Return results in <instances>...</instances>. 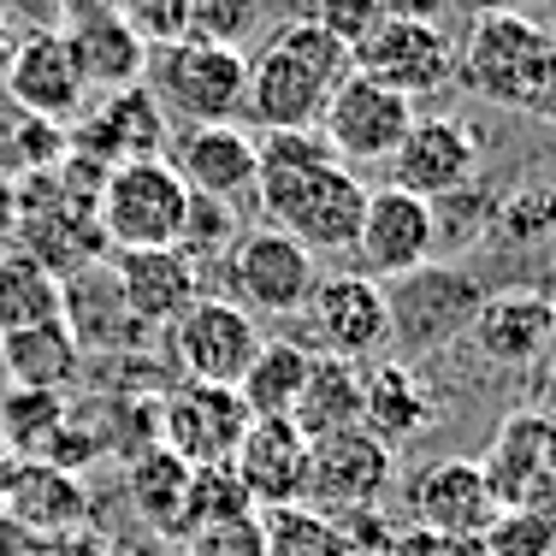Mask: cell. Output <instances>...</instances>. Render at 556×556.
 Here are the masks:
<instances>
[{
	"label": "cell",
	"instance_id": "cell-1",
	"mask_svg": "<svg viewBox=\"0 0 556 556\" xmlns=\"http://www.w3.org/2000/svg\"><path fill=\"white\" fill-rule=\"evenodd\" d=\"M350 72H355V60L343 42H332L314 18H285L249 54L243 118H255L261 130H308V125H320L332 89Z\"/></svg>",
	"mask_w": 556,
	"mask_h": 556
},
{
	"label": "cell",
	"instance_id": "cell-2",
	"mask_svg": "<svg viewBox=\"0 0 556 556\" xmlns=\"http://www.w3.org/2000/svg\"><path fill=\"white\" fill-rule=\"evenodd\" d=\"M255 202L273 231L296 237L308 255H350L367 207V184L338 154H326L308 166H261Z\"/></svg>",
	"mask_w": 556,
	"mask_h": 556
},
{
	"label": "cell",
	"instance_id": "cell-3",
	"mask_svg": "<svg viewBox=\"0 0 556 556\" xmlns=\"http://www.w3.org/2000/svg\"><path fill=\"white\" fill-rule=\"evenodd\" d=\"M456 84L509 113H539L545 96V24L527 12H473L456 48Z\"/></svg>",
	"mask_w": 556,
	"mask_h": 556
},
{
	"label": "cell",
	"instance_id": "cell-4",
	"mask_svg": "<svg viewBox=\"0 0 556 556\" xmlns=\"http://www.w3.org/2000/svg\"><path fill=\"white\" fill-rule=\"evenodd\" d=\"M142 89L166 118L184 125H237L249 101V54L214 42H166L142 65Z\"/></svg>",
	"mask_w": 556,
	"mask_h": 556
},
{
	"label": "cell",
	"instance_id": "cell-5",
	"mask_svg": "<svg viewBox=\"0 0 556 556\" xmlns=\"http://www.w3.org/2000/svg\"><path fill=\"white\" fill-rule=\"evenodd\" d=\"M190 219V190L172 172V161H125L101 178L96 225L108 249H178Z\"/></svg>",
	"mask_w": 556,
	"mask_h": 556
},
{
	"label": "cell",
	"instance_id": "cell-6",
	"mask_svg": "<svg viewBox=\"0 0 556 556\" xmlns=\"http://www.w3.org/2000/svg\"><path fill=\"white\" fill-rule=\"evenodd\" d=\"M485 302V285L456 261H427V267L403 273L386 285V308H391V343L408 362V355H432L444 343L468 338L473 314Z\"/></svg>",
	"mask_w": 556,
	"mask_h": 556
},
{
	"label": "cell",
	"instance_id": "cell-7",
	"mask_svg": "<svg viewBox=\"0 0 556 556\" xmlns=\"http://www.w3.org/2000/svg\"><path fill=\"white\" fill-rule=\"evenodd\" d=\"M166 362L178 379H202V386H237L243 367L261 350V326L249 308H237L225 290H202L178 320L166 326Z\"/></svg>",
	"mask_w": 556,
	"mask_h": 556
},
{
	"label": "cell",
	"instance_id": "cell-8",
	"mask_svg": "<svg viewBox=\"0 0 556 556\" xmlns=\"http://www.w3.org/2000/svg\"><path fill=\"white\" fill-rule=\"evenodd\" d=\"M249 427H255V415L243 408L237 386L172 379L154 408V444H166L184 468H225Z\"/></svg>",
	"mask_w": 556,
	"mask_h": 556
},
{
	"label": "cell",
	"instance_id": "cell-9",
	"mask_svg": "<svg viewBox=\"0 0 556 556\" xmlns=\"http://www.w3.org/2000/svg\"><path fill=\"white\" fill-rule=\"evenodd\" d=\"M219 267H225V296L249 314H267V320H296L308 290H314V278H320L308 249H302L296 237L273 231V225L243 231Z\"/></svg>",
	"mask_w": 556,
	"mask_h": 556
},
{
	"label": "cell",
	"instance_id": "cell-10",
	"mask_svg": "<svg viewBox=\"0 0 556 556\" xmlns=\"http://www.w3.org/2000/svg\"><path fill=\"white\" fill-rule=\"evenodd\" d=\"M296 320H308V350L338 355V362H367V355L391 350V308L386 285L367 273H326L314 278L308 302Z\"/></svg>",
	"mask_w": 556,
	"mask_h": 556
},
{
	"label": "cell",
	"instance_id": "cell-11",
	"mask_svg": "<svg viewBox=\"0 0 556 556\" xmlns=\"http://www.w3.org/2000/svg\"><path fill=\"white\" fill-rule=\"evenodd\" d=\"M391 480H396V450L379 444L367 427H343V432H326V439H308V492H302L308 509L332 515V521L379 509Z\"/></svg>",
	"mask_w": 556,
	"mask_h": 556
},
{
	"label": "cell",
	"instance_id": "cell-12",
	"mask_svg": "<svg viewBox=\"0 0 556 556\" xmlns=\"http://www.w3.org/2000/svg\"><path fill=\"white\" fill-rule=\"evenodd\" d=\"M415 118H420L415 101H403L396 89L374 84V77H362V72H350L332 89V101H326V113H320V125H314V130L326 137V149H332L343 166H386L396 154V142L408 137Z\"/></svg>",
	"mask_w": 556,
	"mask_h": 556
},
{
	"label": "cell",
	"instance_id": "cell-13",
	"mask_svg": "<svg viewBox=\"0 0 556 556\" xmlns=\"http://www.w3.org/2000/svg\"><path fill=\"white\" fill-rule=\"evenodd\" d=\"M350 60L362 77L396 89L403 101H427V96H439V89L456 84V48H450V36L439 24L391 18V12L350 48Z\"/></svg>",
	"mask_w": 556,
	"mask_h": 556
},
{
	"label": "cell",
	"instance_id": "cell-14",
	"mask_svg": "<svg viewBox=\"0 0 556 556\" xmlns=\"http://www.w3.org/2000/svg\"><path fill=\"white\" fill-rule=\"evenodd\" d=\"M367 278H379V285H391V278L427 267V261H439V225H432V202H420V195L396 190H367V207H362V225H355V249H350Z\"/></svg>",
	"mask_w": 556,
	"mask_h": 556
},
{
	"label": "cell",
	"instance_id": "cell-15",
	"mask_svg": "<svg viewBox=\"0 0 556 556\" xmlns=\"http://www.w3.org/2000/svg\"><path fill=\"white\" fill-rule=\"evenodd\" d=\"M480 161H485L480 130L450 118V113H432V118L408 125V137L396 142L386 172H391L396 190L420 195V202H439V195H456L468 184H480Z\"/></svg>",
	"mask_w": 556,
	"mask_h": 556
},
{
	"label": "cell",
	"instance_id": "cell-16",
	"mask_svg": "<svg viewBox=\"0 0 556 556\" xmlns=\"http://www.w3.org/2000/svg\"><path fill=\"white\" fill-rule=\"evenodd\" d=\"M108 273L118 285V302L137 320L142 338H161L195 296H202V267L184 249H113Z\"/></svg>",
	"mask_w": 556,
	"mask_h": 556
},
{
	"label": "cell",
	"instance_id": "cell-17",
	"mask_svg": "<svg viewBox=\"0 0 556 556\" xmlns=\"http://www.w3.org/2000/svg\"><path fill=\"white\" fill-rule=\"evenodd\" d=\"M166 161L190 195H207V202H225V207L249 202V195H255V178H261L255 137H249L243 125H184V130H172Z\"/></svg>",
	"mask_w": 556,
	"mask_h": 556
},
{
	"label": "cell",
	"instance_id": "cell-18",
	"mask_svg": "<svg viewBox=\"0 0 556 556\" xmlns=\"http://www.w3.org/2000/svg\"><path fill=\"white\" fill-rule=\"evenodd\" d=\"M408 515H415L420 533L444 539V545H473V539L497 521V497H492V485H485L480 462L450 456V462H432V468L415 473V485H408Z\"/></svg>",
	"mask_w": 556,
	"mask_h": 556
},
{
	"label": "cell",
	"instance_id": "cell-19",
	"mask_svg": "<svg viewBox=\"0 0 556 556\" xmlns=\"http://www.w3.org/2000/svg\"><path fill=\"white\" fill-rule=\"evenodd\" d=\"M0 84H7L12 108H24V118H42V125H72V118H84L89 84H84V72H77V60H72V48H65L60 30L18 36Z\"/></svg>",
	"mask_w": 556,
	"mask_h": 556
},
{
	"label": "cell",
	"instance_id": "cell-20",
	"mask_svg": "<svg viewBox=\"0 0 556 556\" xmlns=\"http://www.w3.org/2000/svg\"><path fill=\"white\" fill-rule=\"evenodd\" d=\"M480 473L492 485L497 509H527V503L539 509L556 473V420L545 408H515L497 427L492 450L480 456Z\"/></svg>",
	"mask_w": 556,
	"mask_h": 556
},
{
	"label": "cell",
	"instance_id": "cell-21",
	"mask_svg": "<svg viewBox=\"0 0 556 556\" xmlns=\"http://www.w3.org/2000/svg\"><path fill=\"white\" fill-rule=\"evenodd\" d=\"M0 515L30 539H72L89 521V492L54 462H12L0 480Z\"/></svg>",
	"mask_w": 556,
	"mask_h": 556
},
{
	"label": "cell",
	"instance_id": "cell-22",
	"mask_svg": "<svg viewBox=\"0 0 556 556\" xmlns=\"http://www.w3.org/2000/svg\"><path fill=\"white\" fill-rule=\"evenodd\" d=\"M468 338L492 367H533L556 343V320L533 285H509V290H485Z\"/></svg>",
	"mask_w": 556,
	"mask_h": 556
},
{
	"label": "cell",
	"instance_id": "cell-23",
	"mask_svg": "<svg viewBox=\"0 0 556 556\" xmlns=\"http://www.w3.org/2000/svg\"><path fill=\"white\" fill-rule=\"evenodd\" d=\"M166 142H172V118L161 113V101L142 84L113 89V96L89 113V125L77 130V154H89V161H101V166L161 161Z\"/></svg>",
	"mask_w": 556,
	"mask_h": 556
},
{
	"label": "cell",
	"instance_id": "cell-24",
	"mask_svg": "<svg viewBox=\"0 0 556 556\" xmlns=\"http://www.w3.org/2000/svg\"><path fill=\"white\" fill-rule=\"evenodd\" d=\"M231 473L243 480L255 509L302 503V492H308V439L296 432V420H255L231 456Z\"/></svg>",
	"mask_w": 556,
	"mask_h": 556
},
{
	"label": "cell",
	"instance_id": "cell-25",
	"mask_svg": "<svg viewBox=\"0 0 556 556\" xmlns=\"http://www.w3.org/2000/svg\"><path fill=\"white\" fill-rule=\"evenodd\" d=\"M432 415H439V396H432V386L420 379L415 362L386 355V362L362 367V427L379 444L396 450V444L420 439L432 427Z\"/></svg>",
	"mask_w": 556,
	"mask_h": 556
},
{
	"label": "cell",
	"instance_id": "cell-26",
	"mask_svg": "<svg viewBox=\"0 0 556 556\" xmlns=\"http://www.w3.org/2000/svg\"><path fill=\"white\" fill-rule=\"evenodd\" d=\"M65 48H72L77 72H84L89 89H101V96H113V89H130L142 84V65H149V48L137 42V36L118 24L113 7H89V12H72V24H65Z\"/></svg>",
	"mask_w": 556,
	"mask_h": 556
},
{
	"label": "cell",
	"instance_id": "cell-27",
	"mask_svg": "<svg viewBox=\"0 0 556 556\" xmlns=\"http://www.w3.org/2000/svg\"><path fill=\"white\" fill-rule=\"evenodd\" d=\"M0 374L12 379V391H72L84 374V350L65 332V320L54 326H24V332H0Z\"/></svg>",
	"mask_w": 556,
	"mask_h": 556
},
{
	"label": "cell",
	"instance_id": "cell-28",
	"mask_svg": "<svg viewBox=\"0 0 556 556\" xmlns=\"http://www.w3.org/2000/svg\"><path fill=\"white\" fill-rule=\"evenodd\" d=\"M308 367H314V350L302 338H261L255 362L237 379V396H243V408L255 420H290Z\"/></svg>",
	"mask_w": 556,
	"mask_h": 556
},
{
	"label": "cell",
	"instance_id": "cell-29",
	"mask_svg": "<svg viewBox=\"0 0 556 556\" xmlns=\"http://www.w3.org/2000/svg\"><path fill=\"white\" fill-rule=\"evenodd\" d=\"M302 439H326V432L362 427V362H338V355H314L302 396L290 408Z\"/></svg>",
	"mask_w": 556,
	"mask_h": 556
},
{
	"label": "cell",
	"instance_id": "cell-30",
	"mask_svg": "<svg viewBox=\"0 0 556 556\" xmlns=\"http://www.w3.org/2000/svg\"><path fill=\"white\" fill-rule=\"evenodd\" d=\"M125 492H130V509L149 533H161L178 545V527H184V492H190V468L172 456L166 444H142L137 462L125 473Z\"/></svg>",
	"mask_w": 556,
	"mask_h": 556
},
{
	"label": "cell",
	"instance_id": "cell-31",
	"mask_svg": "<svg viewBox=\"0 0 556 556\" xmlns=\"http://www.w3.org/2000/svg\"><path fill=\"white\" fill-rule=\"evenodd\" d=\"M65 320V285L48 273L36 255L7 249L0 255V332H24V326H54Z\"/></svg>",
	"mask_w": 556,
	"mask_h": 556
},
{
	"label": "cell",
	"instance_id": "cell-32",
	"mask_svg": "<svg viewBox=\"0 0 556 556\" xmlns=\"http://www.w3.org/2000/svg\"><path fill=\"white\" fill-rule=\"evenodd\" d=\"M485 237L497 249H509V255H551L556 261V184H527V190L503 195Z\"/></svg>",
	"mask_w": 556,
	"mask_h": 556
},
{
	"label": "cell",
	"instance_id": "cell-33",
	"mask_svg": "<svg viewBox=\"0 0 556 556\" xmlns=\"http://www.w3.org/2000/svg\"><path fill=\"white\" fill-rule=\"evenodd\" d=\"M72 420L60 391H7L0 396V444L12 462H42L60 427Z\"/></svg>",
	"mask_w": 556,
	"mask_h": 556
},
{
	"label": "cell",
	"instance_id": "cell-34",
	"mask_svg": "<svg viewBox=\"0 0 556 556\" xmlns=\"http://www.w3.org/2000/svg\"><path fill=\"white\" fill-rule=\"evenodd\" d=\"M261 533H267V556H362L332 515L308 509V503L261 509Z\"/></svg>",
	"mask_w": 556,
	"mask_h": 556
},
{
	"label": "cell",
	"instance_id": "cell-35",
	"mask_svg": "<svg viewBox=\"0 0 556 556\" xmlns=\"http://www.w3.org/2000/svg\"><path fill=\"white\" fill-rule=\"evenodd\" d=\"M237 515H255V503H249L243 480L231 473V462L225 468H190V492H184V533H195V527H214V521H237Z\"/></svg>",
	"mask_w": 556,
	"mask_h": 556
},
{
	"label": "cell",
	"instance_id": "cell-36",
	"mask_svg": "<svg viewBox=\"0 0 556 556\" xmlns=\"http://www.w3.org/2000/svg\"><path fill=\"white\" fill-rule=\"evenodd\" d=\"M261 24V0H184V42L243 48Z\"/></svg>",
	"mask_w": 556,
	"mask_h": 556
},
{
	"label": "cell",
	"instance_id": "cell-37",
	"mask_svg": "<svg viewBox=\"0 0 556 556\" xmlns=\"http://www.w3.org/2000/svg\"><path fill=\"white\" fill-rule=\"evenodd\" d=\"M485 556H556V515L551 509H497V521L473 539Z\"/></svg>",
	"mask_w": 556,
	"mask_h": 556
},
{
	"label": "cell",
	"instance_id": "cell-38",
	"mask_svg": "<svg viewBox=\"0 0 556 556\" xmlns=\"http://www.w3.org/2000/svg\"><path fill=\"white\" fill-rule=\"evenodd\" d=\"M237 207L225 202H207V195H190V219H184V255L195 261V267H207V261H225L237 243Z\"/></svg>",
	"mask_w": 556,
	"mask_h": 556
},
{
	"label": "cell",
	"instance_id": "cell-39",
	"mask_svg": "<svg viewBox=\"0 0 556 556\" xmlns=\"http://www.w3.org/2000/svg\"><path fill=\"white\" fill-rule=\"evenodd\" d=\"M492 214H497V195H485L480 184H468V190H456V195H439V202H432L439 249H456V243H473V237H485Z\"/></svg>",
	"mask_w": 556,
	"mask_h": 556
},
{
	"label": "cell",
	"instance_id": "cell-40",
	"mask_svg": "<svg viewBox=\"0 0 556 556\" xmlns=\"http://www.w3.org/2000/svg\"><path fill=\"white\" fill-rule=\"evenodd\" d=\"M184 556H267V533H261V509L237 515V521H214L195 527V533L178 539Z\"/></svg>",
	"mask_w": 556,
	"mask_h": 556
},
{
	"label": "cell",
	"instance_id": "cell-41",
	"mask_svg": "<svg viewBox=\"0 0 556 556\" xmlns=\"http://www.w3.org/2000/svg\"><path fill=\"white\" fill-rule=\"evenodd\" d=\"M108 7L149 54L166 42H184V0H108Z\"/></svg>",
	"mask_w": 556,
	"mask_h": 556
},
{
	"label": "cell",
	"instance_id": "cell-42",
	"mask_svg": "<svg viewBox=\"0 0 556 556\" xmlns=\"http://www.w3.org/2000/svg\"><path fill=\"white\" fill-rule=\"evenodd\" d=\"M302 18H314L326 36H332V42L355 48L379 18H386V0H308V12H302Z\"/></svg>",
	"mask_w": 556,
	"mask_h": 556
},
{
	"label": "cell",
	"instance_id": "cell-43",
	"mask_svg": "<svg viewBox=\"0 0 556 556\" xmlns=\"http://www.w3.org/2000/svg\"><path fill=\"white\" fill-rule=\"evenodd\" d=\"M545 125H556V24H545V96H539V113Z\"/></svg>",
	"mask_w": 556,
	"mask_h": 556
},
{
	"label": "cell",
	"instance_id": "cell-44",
	"mask_svg": "<svg viewBox=\"0 0 556 556\" xmlns=\"http://www.w3.org/2000/svg\"><path fill=\"white\" fill-rule=\"evenodd\" d=\"M450 0H386L391 18H415V24H439Z\"/></svg>",
	"mask_w": 556,
	"mask_h": 556
},
{
	"label": "cell",
	"instance_id": "cell-45",
	"mask_svg": "<svg viewBox=\"0 0 556 556\" xmlns=\"http://www.w3.org/2000/svg\"><path fill=\"white\" fill-rule=\"evenodd\" d=\"M450 7H468V12H521V0H450Z\"/></svg>",
	"mask_w": 556,
	"mask_h": 556
},
{
	"label": "cell",
	"instance_id": "cell-46",
	"mask_svg": "<svg viewBox=\"0 0 556 556\" xmlns=\"http://www.w3.org/2000/svg\"><path fill=\"white\" fill-rule=\"evenodd\" d=\"M12 48H18V30H12V18H7V12H0V72H7Z\"/></svg>",
	"mask_w": 556,
	"mask_h": 556
},
{
	"label": "cell",
	"instance_id": "cell-47",
	"mask_svg": "<svg viewBox=\"0 0 556 556\" xmlns=\"http://www.w3.org/2000/svg\"><path fill=\"white\" fill-rule=\"evenodd\" d=\"M539 296H545V308H551V320H556V261L545 267V278H539Z\"/></svg>",
	"mask_w": 556,
	"mask_h": 556
},
{
	"label": "cell",
	"instance_id": "cell-48",
	"mask_svg": "<svg viewBox=\"0 0 556 556\" xmlns=\"http://www.w3.org/2000/svg\"><path fill=\"white\" fill-rule=\"evenodd\" d=\"M539 509H551V515H556V473H551V492H545V503H539Z\"/></svg>",
	"mask_w": 556,
	"mask_h": 556
},
{
	"label": "cell",
	"instance_id": "cell-49",
	"mask_svg": "<svg viewBox=\"0 0 556 556\" xmlns=\"http://www.w3.org/2000/svg\"><path fill=\"white\" fill-rule=\"evenodd\" d=\"M7 468H12V456H7V444H0V480H7Z\"/></svg>",
	"mask_w": 556,
	"mask_h": 556
}]
</instances>
